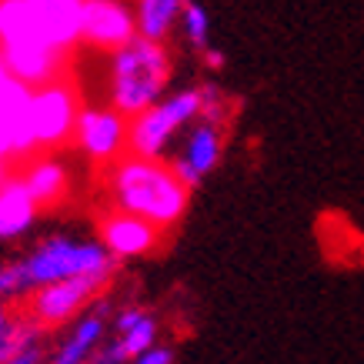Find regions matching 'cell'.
<instances>
[{"mask_svg": "<svg viewBox=\"0 0 364 364\" xmlns=\"http://www.w3.org/2000/svg\"><path fill=\"white\" fill-rule=\"evenodd\" d=\"M80 94L70 77L50 80L31 90V131L37 154L60 151L74 141V127L80 117Z\"/></svg>", "mask_w": 364, "mask_h": 364, "instance_id": "5", "label": "cell"}, {"mask_svg": "<svg viewBox=\"0 0 364 364\" xmlns=\"http://www.w3.org/2000/svg\"><path fill=\"white\" fill-rule=\"evenodd\" d=\"M17 271H21L23 291L33 294L37 287L70 281V277H114L117 274V261L104 251L100 241H74L67 234H50L41 244H33L23 257H17Z\"/></svg>", "mask_w": 364, "mask_h": 364, "instance_id": "3", "label": "cell"}, {"mask_svg": "<svg viewBox=\"0 0 364 364\" xmlns=\"http://www.w3.org/2000/svg\"><path fill=\"white\" fill-rule=\"evenodd\" d=\"M181 31H184V37H188V44L194 47V50H208V37H210V17L208 11L200 7V4H194V0H184V11H181Z\"/></svg>", "mask_w": 364, "mask_h": 364, "instance_id": "18", "label": "cell"}, {"mask_svg": "<svg viewBox=\"0 0 364 364\" xmlns=\"http://www.w3.org/2000/svg\"><path fill=\"white\" fill-rule=\"evenodd\" d=\"M107 314H111V304L107 301H97L90 311H84V318L74 324V331L64 338V344L54 351L50 364H87L94 358V351L104 341V331H107Z\"/></svg>", "mask_w": 364, "mask_h": 364, "instance_id": "13", "label": "cell"}, {"mask_svg": "<svg viewBox=\"0 0 364 364\" xmlns=\"http://www.w3.org/2000/svg\"><path fill=\"white\" fill-rule=\"evenodd\" d=\"M147 314V308H141V304H131V308H121L117 314H114V331L117 334H124L127 328H134L137 321Z\"/></svg>", "mask_w": 364, "mask_h": 364, "instance_id": "22", "label": "cell"}, {"mask_svg": "<svg viewBox=\"0 0 364 364\" xmlns=\"http://www.w3.org/2000/svg\"><path fill=\"white\" fill-rule=\"evenodd\" d=\"M41 331H44V328H37L31 318L14 321L11 328L0 334V364L11 361L14 354H21L23 348H31V344H41Z\"/></svg>", "mask_w": 364, "mask_h": 364, "instance_id": "19", "label": "cell"}, {"mask_svg": "<svg viewBox=\"0 0 364 364\" xmlns=\"http://www.w3.org/2000/svg\"><path fill=\"white\" fill-rule=\"evenodd\" d=\"M33 17L41 23V31L47 33V41L70 54L80 44V7L84 0H27Z\"/></svg>", "mask_w": 364, "mask_h": 364, "instance_id": "12", "label": "cell"}, {"mask_svg": "<svg viewBox=\"0 0 364 364\" xmlns=\"http://www.w3.org/2000/svg\"><path fill=\"white\" fill-rule=\"evenodd\" d=\"M137 37V21L134 7L124 0H84L80 7V44L94 50H121Z\"/></svg>", "mask_w": 364, "mask_h": 364, "instance_id": "11", "label": "cell"}, {"mask_svg": "<svg viewBox=\"0 0 364 364\" xmlns=\"http://www.w3.org/2000/svg\"><path fill=\"white\" fill-rule=\"evenodd\" d=\"M21 181H23V188L31 191L37 208H57L70 194V171H67V164L47 154L27 161L21 171Z\"/></svg>", "mask_w": 364, "mask_h": 364, "instance_id": "14", "label": "cell"}, {"mask_svg": "<svg viewBox=\"0 0 364 364\" xmlns=\"http://www.w3.org/2000/svg\"><path fill=\"white\" fill-rule=\"evenodd\" d=\"M41 344H31V348H23L21 354H14L11 361H4V364H41Z\"/></svg>", "mask_w": 364, "mask_h": 364, "instance_id": "23", "label": "cell"}, {"mask_svg": "<svg viewBox=\"0 0 364 364\" xmlns=\"http://www.w3.org/2000/svg\"><path fill=\"white\" fill-rule=\"evenodd\" d=\"M87 364H90V361H87Z\"/></svg>", "mask_w": 364, "mask_h": 364, "instance_id": "26", "label": "cell"}, {"mask_svg": "<svg viewBox=\"0 0 364 364\" xmlns=\"http://www.w3.org/2000/svg\"><path fill=\"white\" fill-rule=\"evenodd\" d=\"M23 281H21V271H17V261H7L0 264V301H14V298H23Z\"/></svg>", "mask_w": 364, "mask_h": 364, "instance_id": "20", "label": "cell"}, {"mask_svg": "<svg viewBox=\"0 0 364 364\" xmlns=\"http://www.w3.org/2000/svg\"><path fill=\"white\" fill-rule=\"evenodd\" d=\"M74 144L90 164L111 167L127 154V117L114 107H80Z\"/></svg>", "mask_w": 364, "mask_h": 364, "instance_id": "8", "label": "cell"}, {"mask_svg": "<svg viewBox=\"0 0 364 364\" xmlns=\"http://www.w3.org/2000/svg\"><path fill=\"white\" fill-rule=\"evenodd\" d=\"M171 74H174V60H171L167 44L134 37L131 44L111 54V70H107L111 107L121 111L127 121L137 117L167 94Z\"/></svg>", "mask_w": 364, "mask_h": 364, "instance_id": "2", "label": "cell"}, {"mask_svg": "<svg viewBox=\"0 0 364 364\" xmlns=\"http://www.w3.org/2000/svg\"><path fill=\"white\" fill-rule=\"evenodd\" d=\"M200 107H204V87L164 94L157 104L127 121V151L137 157H164L177 134L200 117Z\"/></svg>", "mask_w": 364, "mask_h": 364, "instance_id": "4", "label": "cell"}, {"mask_svg": "<svg viewBox=\"0 0 364 364\" xmlns=\"http://www.w3.org/2000/svg\"><path fill=\"white\" fill-rule=\"evenodd\" d=\"M37 204H33L31 191L23 188L21 171H11V174L0 181V241H17L33 228L37 221Z\"/></svg>", "mask_w": 364, "mask_h": 364, "instance_id": "15", "label": "cell"}, {"mask_svg": "<svg viewBox=\"0 0 364 364\" xmlns=\"http://www.w3.org/2000/svg\"><path fill=\"white\" fill-rule=\"evenodd\" d=\"M224 157V124L198 117L184 127V144L177 147V154L167 161L174 167V174L188 184L191 191L221 164Z\"/></svg>", "mask_w": 364, "mask_h": 364, "instance_id": "9", "label": "cell"}, {"mask_svg": "<svg viewBox=\"0 0 364 364\" xmlns=\"http://www.w3.org/2000/svg\"><path fill=\"white\" fill-rule=\"evenodd\" d=\"M31 154H37L31 131V87L14 80L0 60V181Z\"/></svg>", "mask_w": 364, "mask_h": 364, "instance_id": "6", "label": "cell"}, {"mask_svg": "<svg viewBox=\"0 0 364 364\" xmlns=\"http://www.w3.org/2000/svg\"><path fill=\"white\" fill-rule=\"evenodd\" d=\"M184 0H137L134 4V21H137V37L161 41L164 44L171 31L181 21Z\"/></svg>", "mask_w": 364, "mask_h": 364, "instance_id": "16", "label": "cell"}, {"mask_svg": "<svg viewBox=\"0 0 364 364\" xmlns=\"http://www.w3.org/2000/svg\"><path fill=\"white\" fill-rule=\"evenodd\" d=\"M204 67H208V70H221L224 67V54L218 47H208V50H204Z\"/></svg>", "mask_w": 364, "mask_h": 364, "instance_id": "24", "label": "cell"}, {"mask_svg": "<svg viewBox=\"0 0 364 364\" xmlns=\"http://www.w3.org/2000/svg\"><path fill=\"white\" fill-rule=\"evenodd\" d=\"M131 364H174V351L167 344H151L147 351H141Z\"/></svg>", "mask_w": 364, "mask_h": 364, "instance_id": "21", "label": "cell"}, {"mask_svg": "<svg viewBox=\"0 0 364 364\" xmlns=\"http://www.w3.org/2000/svg\"><path fill=\"white\" fill-rule=\"evenodd\" d=\"M114 341H117V348L124 351V358H127V361H134L141 351H147L151 344H157V318L147 311V314H144L134 328H127L124 334H117Z\"/></svg>", "mask_w": 364, "mask_h": 364, "instance_id": "17", "label": "cell"}, {"mask_svg": "<svg viewBox=\"0 0 364 364\" xmlns=\"http://www.w3.org/2000/svg\"><path fill=\"white\" fill-rule=\"evenodd\" d=\"M107 284H111V277L87 274V277H70V281H57V284L37 287L31 298H27V318H31L37 328L67 324L70 318H77L80 311L87 308Z\"/></svg>", "mask_w": 364, "mask_h": 364, "instance_id": "7", "label": "cell"}, {"mask_svg": "<svg viewBox=\"0 0 364 364\" xmlns=\"http://www.w3.org/2000/svg\"><path fill=\"white\" fill-rule=\"evenodd\" d=\"M14 324V314H11V308H7V301H0V334L7 331Z\"/></svg>", "mask_w": 364, "mask_h": 364, "instance_id": "25", "label": "cell"}, {"mask_svg": "<svg viewBox=\"0 0 364 364\" xmlns=\"http://www.w3.org/2000/svg\"><path fill=\"white\" fill-rule=\"evenodd\" d=\"M104 188L111 208L137 214L164 234L174 231L191 208V188L174 174L167 157H137L127 151L104 167Z\"/></svg>", "mask_w": 364, "mask_h": 364, "instance_id": "1", "label": "cell"}, {"mask_svg": "<svg viewBox=\"0 0 364 364\" xmlns=\"http://www.w3.org/2000/svg\"><path fill=\"white\" fill-rule=\"evenodd\" d=\"M97 237L114 261L147 257V254H157L161 244H164V231L161 228H154L151 221H144L137 214H127V210H117V208L104 210L97 218Z\"/></svg>", "mask_w": 364, "mask_h": 364, "instance_id": "10", "label": "cell"}]
</instances>
